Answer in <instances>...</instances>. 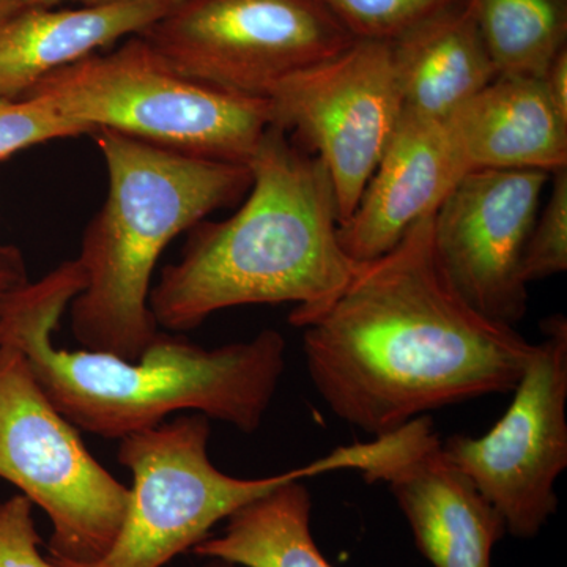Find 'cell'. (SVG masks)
Masks as SVG:
<instances>
[{
  "mask_svg": "<svg viewBox=\"0 0 567 567\" xmlns=\"http://www.w3.org/2000/svg\"><path fill=\"white\" fill-rule=\"evenodd\" d=\"M434 213L390 252L358 264L344 292L303 328L317 393L336 417L372 436L513 393L535 350L453 289L435 259Z\"/></svg>",
  "mask_w": 567,
  "mask_h": 567,
  "instance_id": "6da1fadb",
  "label": "cell"
},
{
  "mask_svg": "<svg viewBox=\"0 0 567 567\" xmlns=\"http://www.w3.org/2000/svg\"><path fill=\"white\" fill-rule=\"evenodd\" d=\"M84 287L80 262L66 260L11 293L0 309V346L21 352L51 404L74 427L122 440L177 412L200 413L245 434L262 425L286 371L279 331L267 328L216 349L159 331L137 361L58 349L52 334Z\"/></svg>",
  "mask_w": 567,
  "mask_h": 567,
  "instance_id": "7a4b0ae2",
  "label": "cell"
},
{
  "mask_svg": "<svg viewBox=\"0 0 567 567\" xmlns=\"http://www.w3.org/2000/svg\"><path fill=\"white\" fill-rule=\"evenodd\" d=\"M251 188L224 221L188 230L181 259L152 287L158 327L196 330L215 312L292 303L303 328L339 297L357 270L339 240L333 183L316 155L271 125L248 163Z\"/></svg>",
  "mask_w": 567,
  "mask_h": 567,
  "instance_id": "3957f363",
  "label": "cell"
},
{
  "mask_svg": "<svg viewBox=\"0 0 567 567\" xmlns=\"http://www.w3.org/2000/svg\"><path fill=\"white\" fill-rule=\"evenodd\" d=\"M110 177L76 257L84 290L70 305L84 349L137 361L158 336L148 298L156 264L177 235L249 192L248 164L218 162L96 130Z\"/></svg>",
  "mask_w": 567,
  "mask_h": 567,
  "instance_id": "277c9868",
  "label": "cell"
},
{
  "mask_svg": "<svg viewBox=\"0 0 567 567\" xmlns=\"http://www.w3.org/2000/svg\"><path fill=\"white\" fill-rule=\"evenodd\" d=\"M21 99L40 100L92 134L112 130L218 162L248 164L274 125L267 99L188 80L141 35L48 74Z\"/></svg>",
  "mask_w": 567,
  "mask_h": 567,
  "instance_id": "5b68a950",
  "label": "cell"
},
{
  "mask_svg": "<svg viewBox=\"0 0 567 567\" xmlns=\"http://www.w3.org/2000/svg\"><path fill=\"white\" fill-rule=\"evenodd\" d=\"M210 435V420L193 413L118 440V462L133 475L128 507L110 551L82 567L169 565L252 499L287 481L339 470L360 472L372 451L371 443L339 446L289 472L244 480L213 465L208 456Z\"/></svg>",
  "mask_w": 567,
  "mask_h": 567,
  "instance_id": "8992f818",
  "label": "cell"
},
{
  "mask_svg": "<svg viewBox=\"0 0 567 567\" xmlns=\"http://www.w3.org/2000/svg\"><path fill=\"white\" fill-rule=\"evenodd\" d=\"M0 477L47 513L55 567L93 565L117 539L130 488L92 456L9 346H0Z\"/></svg>",
  "mask_w": 567,
  "mask_h": 567,
  "instance_id": "52a82bcc",
  "label": "cell"
},
{
  "mask_svg": "<svg viewBox=\"0 0 567 567\" xmlns=\"http://www.w3.org/2000/svg\"><path fill=\"white\" fill-rule=\"evenodd\" d=\"M141 37L188 80L259 99L354 41L319 0H181Z\"/></svg>",
  "mask_w": 567,
  "mask_h": 567,
  "instance_id": "ba28073f",
  "label": "cell"
},
{
  "mask_svg": "<svg viewBox=\"0 0 567 567\" xmlns=\"http://www.w3.org/2000/svg\"><path fill=\"white\" fill-rule=\"evenodd\" d=\"M543 341L505 415L483 436L453 435L443 453L498 511L506 533L533 539L557 513L567 466V319L547 317Z\"/></svg>",
  "mask_w": 567,
  "mask_h": 567,
  "instance_id": "9c48e42d",
  "label": "cell"
},
{
  "mask_svg": "<svg viewBox=\"0 0 567 567\" xmlns=\"http://www.w3.org/2000/svg\"><path fill=\"white\" fill-rule=\"evenodd\" d=\"M274 125L315 151L333 183L339 226L352 216L404 114L391 43L354 40L267 93Z\"/></svg>",
  "mask_w": 567,
  "mask_h": 567,
  "instance_id": "30bf717a",
  "label": "cell"
},
{
  "mask_svg": "<svg viewBox=\"0 0 567 567\" xmlns=\"http://www.w3.org/2000/svg\"><path fill=\"white\" fill-rule=\"evenodd\" d=\"M548 178L540 171H472L432 218L435 259L453 289L511 327L527 315L522 262Z\"/></svg>",
  "mask_w": 567,
  "mask_h": 567,
  "instance_id": "8fae6325",
  "label": "cell"
},
{
  "mask_svg": "<svg viewBox=\"0 0 567 567\" xmlns=\"http://www.w3.org/2000/svg\"><path fill=\"white\" fill-rule=\"evenodd\" d=\"M372 440L360 473L365 483L390 488L421 555L434 567H492L505 520L447 461L434 421L420 416Z\"/></svg>",
  "mask_w": 567,
  "mask_h": 567,
  "instance_id": "7c38bea8",
  "label": "cell"
},
{
  "mask_svg": "<svg viewBox=\"0 0 567 567\" xmlns=\"http://www.w3.org/2000/svg\"><path fill=\"white\" fill-rule=\"evenodd\" d=\"M446 121L404 111L339 240L354 264L390 252L468 174Z\"/></svg>",
  "mask_w": 567,
  "mask_h": 567,
  "instance_id": "4fadbf2b",
  "label": "cell"
},
{
  "mask_svg": "<svg viewBox=\"0 0 567 567\" xmlns=\"http://www.w3.org/2000/svg\"><path fill=\"white\" fill-rule=\"evenodd\" d=\"M181 0H121L81 9L20 7L0 18V95L21 99L71 63L142 35Z\"/></svg>",
  "mask_w": 567,
  "mask_h": 567,
  "instance_id": "5bb4252c",
  "label": "cell"
},
{
  "mask_svg": "<svg viewBox=\"0 0 567 567\" xmlns=\"http://www.w3.org/2000/svg\"><path fill=\"white\" fill-rule=\"evenodd\" d=\"M445 121L470 173L567 167V117L539 78L496 76Z\"/></svg>",
  "mask_w": 567,
  "mask_h": 567,
  "instance_id": "9a60e30c",
  "label": "cell"
},
{
  "mask_svg": "<svg viewBox=\"0 0 567 567\" xmlns=\"http://www.w3.org/2000/svg\"><path fill=\"white\" fill-rule=\"evenodd\" d=\"M404 111L445 121L498 76L465 0L391 43Z\"/></svg>",
  "mask_w": 567,
  "mask_h": 567,
  "instance_id": "2e32d148",
  "label": "cell"
},
{
  "mask_svg": "<svg viewBox=\"0 0 567 567\" xmlns=\"http://www.w3.org/2000/svg\"><path fill=\"white\" fill-rule=\"evenodd\" d=\"M311 513L303 480L287 481L240 507L221 535L208 536L192 551L238 567H333L312 536Z\"/></svg>",
  "mask_w": 567,
  "mask_h": 567,
  "instance_id": "e0dca14e",
  "label": "cell"
},
{
  "mask_svg": "<svg viewBox=\"0 0 567 567\" xmlns=\"http://www.w3.org/2000/svg\"><path fill=\"white\" fill-rule=\"evenodd\" d=\"M498 76L540 78L567 40V0H465Z\"/></svg>",
  "mask_w": 567,
  "mask_h": 567,
  "instance_id": "ac0fdd59",
  "label": "cell"
},
{
  "mask_svg": "<svg viewBox=\"0 0 567 567\" xmlns=\"http://www.w3.org/2000/svg\"><path fill=\"white\" fill-rule=\"evenodd\" d=\"M354 40L394 43L457 0H319Z\"/></svg>",
  "mask_w": 567,
  "mask_h": 567,
  "instance_id": "d6986e66",
  "label": "cell"
},
{
  "mask_svg": "<svg viewBox=\"0 0 567 567\" xmlns=\"http://www.w3.org/2000/svg\"><path fill=\"white\" fill-rule=\"evenodd\" d=\"M554 175L546 207L537 213L522 262L525 282L565 274L567 268V167Z\"/></svg>",
  "mask_w": 567,
  "mask_h": 567,
  "instance_id": "ffe728a7",
  "label": "cell"
},
{
  "mask_svg": "<svg viewBox=\"0 0 567 567\" xmlns=\"http://www.w3.org/2000/svg\"><path fill=\"white\" fill-rule=\"evenodd\" d=\"M82 134L92 132L87 126L62 117L40 100L0 95V159L32 145Z\"/></svg>",
  "mask_w": 567,
  "mask_h": 567,
  "instance_id": "44dd1931",
  "label": "cell"
},
{
  "mask_svg": "<svg viewBox=\"0 0 567 567\" xmlns=\"http://www.w3.org/2000/svg\"><path fill=\"white\" fill-rule=\"evenodd\" d=\"M40 544L32 503L21 494L0 503V567H55Z\"/></svg>",
  "mask_w": 567,
  "mask_h": 567,
  "instance_id": "7402d4cb",
  "label": "cell"
},
{
  "mask_svg": "<svg viewBox=\"0 0 567 567\" xmlns=\"http://www.w3.org/2000/svg\"><path fill=\"white\" fill-rule=\"evenodd\" d=\"M28 268L17 246L0 245V309L7 298L28 286Z\"/></svg>",
  "mask_w": 567,
  "mask_h": 567,
  "instance_id": "603a6c76",
  "label": "cell"
},
{
  "mask_svg": "<svg viewBox=\"0 0 567 567\" xmlns=\"http://www.w3.org/2000/svg\"><path fill=\"white\" fill-rule=\"evenodd\" d=\"M539 80L559 114L567 117V48L558 52L557 58L550 62Z\"/></svg>",
  "mask_w": 567,
  "mask_h": 567,
  "instance_id": "cb8c5ba5",
  "label": "cell"
},
{
  "mask_svg": "<svg viewBox=\"0 0 567 567\" xmlns=\"http://www.w3.org/2000/svg\"><path fill=\"white\" fill-rule=\"evenodd\" d=\"M63 2H78L82 7H96L107 6V3L121 2V0H18L20 7H43V9H50V7L61 6Z\"/></svg>",
  "mask_w": 567,
  "mask_h": 567,
  "instance_id": "d4e9b609",
  "label": "cell"
},
{
  "mask_svg": "<svg viewBox=\"0 0 567 567\" xmlns=\"http://www.w3.org/2000/svg\"><path fill=\"white\" fill-rule=\"evenodd\" d=\"M17 9H20L18 0H0V18L7 17Z\"/></svg>",
  "mask_w": 567,
  "mask_h": 567,
  "instance_id": "484cf974",
  "label": "cell"
},
{
  "mask_svg": "<svg viewBox=\"0 0 567 567\" xmlns=\"http://www.w3.org/2000/svg\"><path fill=\"white\" fill-rule=\"evenodd\" d=\"M199 567H238L230 565V563L221 561V559H207L203 566Z\"/></svg>",
  "mask_w": 567,
  "mask_h": 567,
  "instance_id": "4316f807",
  "label": "cell"
}]
</instances>
